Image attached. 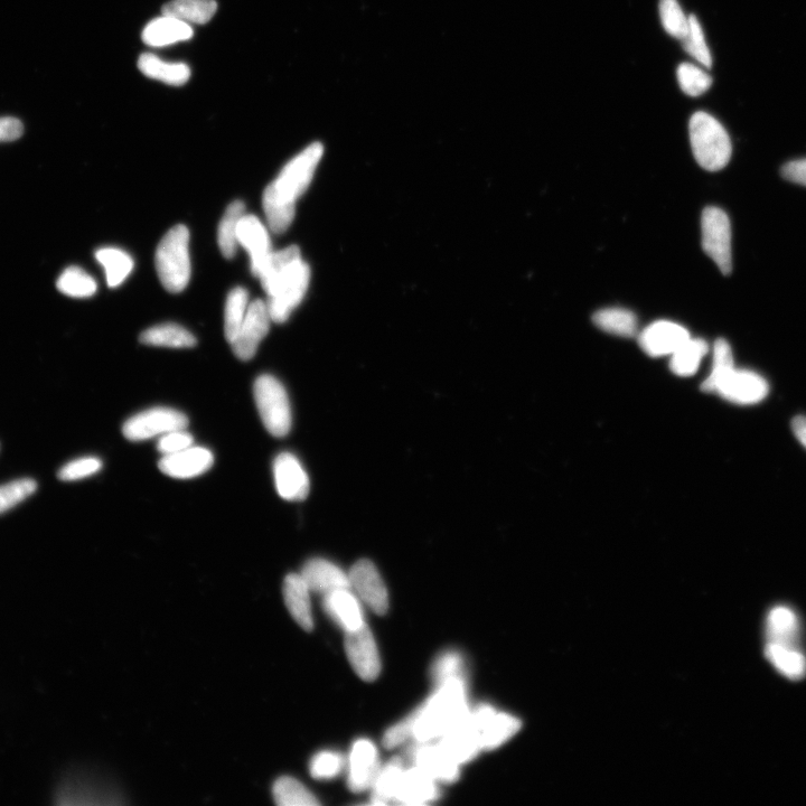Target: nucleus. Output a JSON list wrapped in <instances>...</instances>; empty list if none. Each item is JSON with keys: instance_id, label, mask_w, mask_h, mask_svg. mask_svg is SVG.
Segmentation results:
<instances>
[{"instance_id": "f257e3e1", "label": "nucleus", "mask_w": 806, "mask_h": 806, "mask_svg": "<svg viewBox=\"0 0 806 806\" xmlns=\"http://www.w3.org/2000/svg\"><path fill=\"white\" fill-rule=\"evenodd\" d=\"M764 653L772 667L791 681L806 676L805 625L789 604L768 609L764 620Z\"/></svg>"}, {"instance_id": "f03ea898", "label": "nucleus", "mask_w": 806, "mask_h": 806, "mask_svg": "<svg viewBox=\"0 0 806 806\" xmlns=\"http://www.w3.org/2000/svg\"><path fill=\"white\" fill-rule=\"evenodd\" d=\"M324 148L315 143L292 159L264 193L262 204L269 228L274 233H283L293 223L296 202L313 181Z\"/></svg>"}, {"instance_id": "7ed1b4c3", "label": "nucleus", "mask_w": 806, "mask_h": 806, "mask_svg": "<svg viewBox=\"0 0 806 806\" xmlns=\"http://www.w3.org/2000/svg\"><path fill=\"white\" fill-rule=\"evenodd\" d=\"M268 295L271 320L284 323L302 303L311 280V269L296 246L271 253L259 276Z\"/></svg>"}, {"instance_id": "20e7f679", "label": "nucleus", "mask_w": 806, "mask_h": 806, "mask_svg": "<svg viewBox=\"0 0 806 806\" xmlns=\"http://www.w3.org/2000/svg\"><path fill=\"white\" fill-rule=\"evenodd\" d=\"M470 712L463 679L449 680L423 706L415 711L414 736L418 743H429L443 737Z\"/></svg>"}, {"instance_id": "39448f33", "label": "nucleus", "mask_w": 806, "mask_h": 806, "mask_svg": "<svg viewBox=\"0 0 806 806\" xmlns=\"http://www.w3.org/2000/svg\"><path fill=\"white\" fill-rule=\"evenodd\" d=\"M690 143L697 163L709 172L725 168L733 154L726 129L707 112H696L689 123Z\"/></svg>"}, {"instance_id": "423d86ee", "label": "nucleus", "mask_w": 806, "mask_h": 806, "mask_svg": "<svg viewBox=\"0 0 806 806\" xmlns=\"http://www.w3.org/2000/svg\"><path fill=\"white\" fill-rule=\"evenodd\" d=\"M190 232L182 224L165 234L156 250L159 280L170 293H181L191 278Z\"/></svg>"}, {"instance_id": "0eeeda50", "label": "nucleus", "mask_w": 806, "mask_h": 806, "mask_svg": "<svg viewBox=\"0 0 806 806\" xmlns=\"http://www.w3.org/2000/svg\"><path fill=\"white\" fill-rule=\"evenodd\" d=\"M253 393L262 423L269 433L278 438L287 436L292 429L293 417L283 383L265 374L256 380Z\"/></svg>"}, {"instance_id": "6e6552de", "label": "nucleus", "mask_w": 806, "mask_h": 806, "mask_svg": "<svg viewBox=\"0 0 806 806\" xmlns=\"http://www.w3.org/2000/svg\"><path fill=\"white\" fill-rule=\"evenodd\" d=\"M702 248L724 275L733 270L731 226L728 215L719 208H707L701 217Z\"/></svg>"}, {"instance_id": "1a4fd4ad", "label": "nucleus", "mask_w": 806, "mask_h": 806, "mask_svg": "<svg viewBox=\"0 0 806 806\" xmlns=\"http://www.w3.org/2000/svg\"><path fill=\"white\" fill-rule=\"evenodd\" d=\"M189 426V419L171 408H153L128 419L124 425L123 433L131 442H142L171 433L174 430H183Z\"/></svg>"}, {"instance_id": "9d476101", "label": "nucleus", "mask_w": 806, "mask_h": 806, "mask_svg": "<svg viewBox=\"0 0 806 806\" xmlns=\"http://www.w3.org/2000/svg\"><path fill=\"white\" fill-rule=\"evenodd\" d=\"M714 392L736 405H756L770 393V383L757 372L734 368L718 381Z\"/></svg>"}, {"instance_id": "9b49d317", "label": "nucleus", "mask_w": 806, "mask_h": 806, "mask_svg": "<svg viewBox=\"0 0 806 806\" xmlns=\"http://www.w3.org/2000/svg\"><path fill=\"white\" fill-rule=\"evenodd\" d=\"M350 589L368 605L372 612L386 615L389 609V596L386 585L376 566L367 559L356 562L350 570Z\"/></svg>"}, {"instance_id": "f8f14e48", "label": "nucleus", "mask_w": 806, "mask_h": 806, "mask_svg": "<svg viewBox=\"0 0 806 806\" xmlns=\"http://www.w3.org/2000/svg\"><path fill=\"white\" fill-rule=\"evenodd\" d=\"M345 652L358 676L368 682L378 679L381 661L378 646L367 624L360 629L346 632Z\"/></svg>"}, {"instance_id": "ddd939ff", "label": "nucleus", "mask_w": 806, "mask_h": 806, "mask_svg": "<svg viewBox=\"0 0 806 806\" xmlns=\"http://www.w3.org/2000/svg\"><path fill=\"white\" fill-rule=\"evenodd\" d=\"M271 321L267 303L257 299L249 305L240 333L231 344L240 360L249 361L256 355L260 342L269 333Z\"/></svg>"}, {"instance_id": "4468645a", "label": "nucleus", "mask_w": 806, "mask_h": 806, "mask_svg": "<svg viewBox=\"0 0 806 806\" xmlns=\"http://www.w3.org/2000/svg\"><path fill=\"white\" fill-rule=\"evenodd\" d=\"M278 494L287 501H303L311 490V482L299 459L290 453L279 454L274 462Z\"/></svg>"}, {"instance_id": "2eb2a0df", "label": "nucleus", "mask_w": 806, "mask_h": 806, "mask_svg": "<svg viewBox=\"0 0 806 806\" xmlns=\"http://www.w3.org/2000/svg\"><path fill=\"white\" fill-rule=\"evenodd\" d=\"M237 239L249 253L252 274L259 278L271 253L274 252L268 230L255 215L245 214L238 224Z\"/></svg>"}, {"instance_id": "dca6fc26", "label": "nucleus", "mask_w": 806, "mask_h": 806, "mask_svg": "<svg viewBox=\"0 0 806 806\" xmlns=\"http://www.w3.org/2000/svg\"><path fill=\"white\" fill-rule=\"evenodd\" d=\"M381 770L378 749L368 739L356 742L350 755L348 785L355 793L371 789Z\"/></svg>"}, {"instance_id": "f3484780", "label": "nucleus", "mask_w": 806, "mask_h": 806, "mask_svg": "<svg viewBox=\"0 0 806 806\" xmlns=\"http://www.w3.org/2000/svg\"><path fill=\"white\" fill-rule=\"evenodd\" d=\"M408 759L437 782L453 783L459 777V764L442 747L428 743H418L411 747Z\"/></svg>"}, {"instance_id": "a211bd4d", "label": "nucleus", "mask_w": 806, "mask_h": 806, "mask_svg": "<svg viewBox=\"0 0 806 806\" xmlns=\"http://www.w3.org/2000/svg\"><path fill=\"white\" fill-rule=\"evenodd\" d=\"M690 337L683 326L669 321H659L645 328L640 334L639 343L646 354L652 358H660L672 355Z\"/></svg>"}, {"instance_id": "6ab92c4d", "label": "nucleus", "mask_w": 806, "mask_h": 806, "mask_svg": "<svg viewBox=\"0 0 806 806\" xmlns=\"http://www.w3.org/2000/svg\"><path fill=\"white\" fill-rule=\"evenodd\" d=\"M214 456L208 448L191 446L173 455L164 456L159 461V470L173 479L187 480L208 472L213 466Z\"/></svg>"}, {"instance_id": "aec40b11", "label": "nucleus", "mask_w": 806, "mask_h": 806, "mask_svg": "<svg viewBox=\"0 0 806 806\" xmlns=\"http://www.w3.org/2000/svg\"><path fill=\"white\" fill-rule=\"evenodd\" d=\"M439 798L437 781L417 766L406 768L401 777L395 800L398 804L421 805Z\"/></svg>"}, {"instance_id": "412c9836", "label": "nucleus", "mask_w": 806, "mask_h": 806, "mask_svg": "<svg viewBox=\"0 0 806 806\" xmlns=\"http://www.w3.org/2000/svg\"><path fill=\"white\" fill-rule=\"evenodd\" d=\"M468 715V714H467ZM466 717L439 738L438 745L459 765L472 761L481 751V736Z\"/></svg>"}, {"instance_id": "4be33fe9", "label": "nucleus", "mask_w": 806, "mask_h": 806, "mask_svg": "<svg viewBox=\"0 0 806 806\" xmlns=\"http://www.w3.org/2000/svg\"><path fill=\"white\" fill-rule=\"evenodd\" d=\"M323 607L345 633L358 630L365 624L362 607L350 588L337 589L324 595Z\"/></svg>"}, {"instance_id": "5701e85b", "label": "nucleus", "mask_w": 806, "mask_h": 806, "mask_svg": "<svg viewBox=\"0 0 806 806\" xmlns=\"http://www.w3.org/2000/svg\"><path fill=\"white\" fill-rule=\"evenodd\" d=\"M301 576L311 592L328 594L337 589L350 588L349 575L333 562L315 558L306 562Z\"/></svg>"}, {"instance_id": "b1692460", "label": "nucleus", "mask_w": 806, "mask_h": 806, "mask_svg": "<svg viewBox=\"0 0 806 806\" xmlns=\"http://www.w3.org/2000/svg\"><path fill=\"white\" fill-rule=\"evenodd\" d=\"M309 592L311 590H309L301 574H290L285 578L283 587L285 604L290 615L307 632H311L314 629Z\"/></svg>"}, {"instance_id": "393cba45", "label": "nucleus", "mask_w": 806, "mask_h": 806, "mask_svg": "<svg viewBox=\"0 0 806 806\" xmlns=\"http://www.w3.org/2000/svg\"><path fill=\"white\" fill-rule=\"evenodd\" d=\"M193 34L190 24L177 20L175 17L163 15L147 24L143 32V41L153 48H163V46L189 41Z\"/></svg>"}, {"instance_id": "a878e982", "label": "nucleus", "mask_w": 806, "mask_h": 806, "mask_svg": "<svg viewBox=\"0 0 806 806\" xmlns=\"http://www.w3.org/2000/svg\"><path fill=\"white\" fill-rule=\"evenodd\" d=\"M138 68L144 76L164 82L168 86L181 87L190 80L191 69L185 63H171L152 53L140 55Z\"/></svg>"}, {"instance_id": "bb28decb", "label": "nucleus", "mask_w": 806, "mask_h": 806, "mask_svg": "<svg viewBox=\"0 0 806 806\" xmlns=\"http://www.w3.org/2000/svg\"><path fill=\"white\" fill-rule=\"evenodd\" d=\"M218 11L215 0H172L164 5L162 14L172 16L187 24L204 25Z\"/></svg>"}, {"instance_id": "cd10ccee", "label": "nucleus", "mask_w": 806, "mask_h": 806, "mask_svg": "<svg viewBox=\"0 0 806 806\" xmlns=\"http://www.w3.org/2000/svg\"><path fill=\"white\" fill-rule=\"evenodd\" d=\"M405 770V761L399 756L391 758L386 765L381 767L377 779L371 787L373 804L386 805L395 800L398 786Z\"/></svg>"}, {"instance_id": "c85d7f7f", "label": "nucleus", "mask_w": 806, "mask_h": 806, "mask_svg": "<svg viewBox=\"0 0 806 806\" xmlns=\"http://www.w3.org/2000/svg\"><path fill=\"white\" fill-rule=\"evenodd\" d=\"M140 342L145 345L165 346V348L184 349L196 345L194 335L176 324L158 325L140 335Z\"/></svg>"}, {"instance_id": "c756f323", "label": "nucleus", "mask_w": 806, "mask_h": 806, "mask_svg": "<svg viewBox=\"0 0 806 806\" xmlns=\"http://www.w3.org/2000/svg\"><path fill=\"white\" fill-rule=\"evenodd\" d=\"M521 728L520 720L504 714V712H495V714L487 720V723L481 731V745L483 751H492V749L502 746L508 742Z\"/></svg>"}, {"instance_id": "7c9ffc66", "label": "nucleus", "mask_w": 806, "mask_h": 806, "mask_svg": "<svg viewBox=\"0 0 806 806\" xmlns=\"http://www.w3.org/2000/svg\"><path fill=\"white\" fill-rule=\"evenodd\" d=\"M709 351L706 341L690 339L671 355L670 368L679 377H690L695 374Z\"/></svg>"}, {"instance_id": "2f4dec72", "label": "nucleus", "mask_w": 806, "mask_h": 806, "mask_svg": "<svg viewBox=\"0 0 806 806\" xmlns=\"http://www.w3.org/2000/svg\"><path fill=\"white\" fill-rule=\"evenodd\" d=\"M593 322L602 331L622 337H633L637 333L636 316L625 308H605L593 316Z\"/></svg>"}, {"instance_id": "473e14b6", "label": "nucleus", "mask_w": 806, "mask_h": 806, "mask_svg": "<svg viewBox=\"0 0 806 806\" xmlns=\"http://www.w3.org/2000/svg\"><path fill=\"white\" fill-rule=\"evenodd\" d=\"M245 203L232 202L224 213L218 230V242L223 257L232 259L237 252V229L243 215L246 213Z\"/></svg>"}, {"instance_id": "72a5a7b5", "label": "nucleus", "mask_w": 806, "mask_h": 806, "mask_svg": "<svg viewBox=\"0 0 806 806\" xmlns=\"http://www.w3.org/2000/svg\"><path fill=\"white\" fill-rule=\"evenodd\" d=\"M96 258L105 268L107 283L111 288L123 284L134 268V261L128 253L117 248L100 249Z\"/></svg>"}, {"instance_id": "f704fd0d", "label": "nucleus", "mask_w": 806, "mask_h": 806, "mask_svg": "<svg viewBox=\"0 0 806 806\" xmlns=\"http://www.w3.org/2000/svg\"><path fill=\"white\" fill-rule=\"evenodd\" d=\"M249 307V294L245 288L231 290L227 298L226 315H224V332L230 344L237 339Z\"/></svg>"}, {"instance_id": "c9c22d12", "label": "nucleus", "mask_w": 806, "mask_h": 806, "mask_svg": "<svg viewBox=\"0 0 806 806\" xmlns=\"http://www.w3.org/2000/svg\"><path fill=\"white\" fill-rule=\"evenodd\" d=\"M276 804L280 806H316L320 805L315 796L293 777H280L273 786Z\"/></svg>"}, {"instance_id": "e433bc0d", "label": "nucleus", "mask_w": 806, "mask_h": 806, "mask_svg": "<svg viewBox=\"0 0 806 806\" xmlns=\"http://www.w3.org/2000/svg\"><path fill=\"white\" fill-rule=\"evenodd\" d=\"M56 287L64 295L74 298H87L96 294V280L79 267H69L56 281Z\"/></svg>"}, {"instance_id": "4c0bfd02", "label": "nucleus", "mask_w": 806, "mask_h": 806, "mask_svg": "<svg viewBox=\"0 0 806 806\" xmlns=\"http://www.w3.org/2000/svg\"><path fill=\"white\" fill-rule=\"evenodd\" d=\"M714 362L709 377L702 383V390L714 392L717 382L735 368L734 355L726 340H717L714 346Z\"/></svg>"}, {"instance_id": "58836bf2", "label": "nucleus", "mask_w": 806, "mask_h": 806, "mask_svg": "<svg viewBox=\"0 0 806 806\" xmlns=\"http://www.w3.org/2000/svg\"><path fill=\"white\" fill-rule=\"evenodd\" d=\"M660 17L665 32L682 41L689 32V17L684 15L678 0H660Z\"/></svg>"}, {"instance_id": "ea45409f", "label": "nucleus", "mask_w": 806, "mask_h": 806, "mask_svg": "<svg viewBox=\"0 0 806 806\" xmlns=\"http://www.w3.org/2000/svg\"><path fill=\"white\" fill-rule=\"evenodd\" d=\"M677 76L681 90L690 97L704 95L712 84L709 74L691 63L680 64Z\"/></svg>"}, {"instance_id": "a19ab883", "label": "nucleus", "mask_w": 806, "mask_h": 806, "mask_svg": "<svg viewBox=\"0 0 806 806\" xmlns=\"http://www.w3.org/2000/svg\"><path fill=\"white\" fill-rule=\"evenodd\" d=\"M683 49L707 69L712 67L711 54L704 31L695 15L689 16V32L682 40Z\"/></svg>"}, {"instance_id": "79ce46f5", "label": "nucleus", "mask_w": 806, "mask_h": 806, "mask_svg": "<svg viewBox=\"0 0 806 806\" xmlns=\"http://www.w3.org/2000/svg\"><path fill=\"white\" fill-rule=\"evenodd\" d=\"M36 490L37 483L32 479L16 480L0 486V514L15 508Z\"/></svg>"}, {"instance_id": "37998d69", "label": "nucleus", "mask_w": 806, "mask_h": 806, "mask_svg": "<svg viewBox=\"0 0 806 806\" xmlns=\"http://www.w3.org/2000/svg\"><path fill=\"white\" fill-rule=\"evenodd\" d=\"M464 662L462 656L456 652H447L439 656L431 668V677L437 684H443L453 679L464 680Z\"/></svg>"}, {"instance_id": "c03bdc74", "label": "nucleus", "mask_w": 806, "mask_h": 806, "mask_svg": "<svg viewBox=\"0 0 806 806\" xmlns=\"http://www.w3.org/2000/svg\"><path fill=\"white\" fill-rule=\"evenodd\" d=\"M344 766V759L334 752H321L315 755L309 765V772L317 780H330L339 775Z\"/></svg>"}, {"instance_id": "a18cd8bd", "label": "nucleus", "mask_w": 806, "mask_h": 806, "mask_svg": "<svg viewBox=\"0 0 806 806\" xmlns=\"http://www.w3.org/2000/svg\"><path fill=\"white\" fill-rule=\"evenodd\" d=\"M101 468L102 462L99 458H80L63 466L58 473V477L64 482L78 481L98 473Z\"/></svg>"}, {"instance_id": "49530a36", "label": "nucleus", "mask_w": 806, "mask_h": 806, "mask_svg": "<svg viewBox=\"0 0 806 806\" xmlns=\"http://www.w3.org/2000/svg\"><path fill=\"white\" fill-rule=\"evenodd\" d=\"M193 436L183 430H174L159 438L157 443L158 452L166 455H173L184 449L193 446Z\"/></svg>"}, {"instance_id": "de8ad7c7", "label": "nucleus", "mask_w": 806, "mask_h": 806, "mask_svg": "<svg viewBox=\"0 0 806 806\" xmlns=\"http://www.w3.org/2000/svg\"><path fill=\"white\" fill-rule=\"evenodd\" d=\"M415 720L416 714L414 711L409 717L401 720L400 723L389 728L386 735L383 737L384 747L391 749L399 746L402 743H405L409 737L414 735Z\"/></svg>"}, {"instance_id": "09e8293b", "label": "nucleus", "mask_w": 806, "mask_h": 806, "mask_svg": "<svg viewBox=\"0 0 806 806\" xmlns=\"http://www.w3.org/2000/svg\"><path fill=\"white\" fill-rule=\"evenodd\" d=\"M24 133L21 120L13 117L0 118V143L15 142Z\"/></svg>"}, {"instance_id": "8fccbe9b", "label": "nucleus", "mask_w": 806, "mask_h": 806, "mask_svg": "<svg viewBox=\"0 0 806 806\" xmlns=\"http://www.w3.org/2000/svg\"><path fill=\"white\" fill-rule=\"evenodd\" d=\"M782 176L789 182L806 186V158L785 164Z\"/></svg>"}, {"instance_id": "3c124183", "label": "nucleus", "mask_w": 806, "mask_h": 806, "mask_svg": "<svg viewBox=\"0 0 806 806\" xmlns=\"http://www.w3.org/2000/svg\"><path fill=\"white\" fill-rule=\"evenodd\" d=\"M792 430L796 438L806 449V417L798 416L792 421Z\"/></svg>"}]
</instances>
